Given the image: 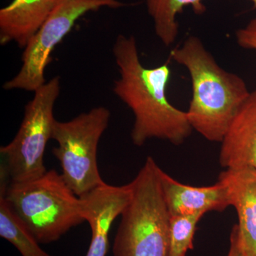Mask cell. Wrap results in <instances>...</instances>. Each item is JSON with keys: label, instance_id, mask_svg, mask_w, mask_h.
<instances>
[{"label": "cell", "instance_id": "cell-1", "mask_svg": "<svg viewBox=\"0 0 256 256\" xmlns=\"http://www.w3.org/2000/svg\"><path fill=\"white\" fill-rule=\"evenodd\" d=\"M120 78L114 92L131 109L134 116L131 139L134 146L149 140H164L182 144L193 130L186 112L176 108L166 98L171 70L166 62L154 68L141 63L136 38L120 34L112 47Z\"/></svg>", "mask_w": 256, "mask_h": 256}, {"label": "cell", "instance_id": "cell-2", "mask_svg": "<svg viewBox=\"0 0 256 256\" xmlns=\"http://www.w3.org/2000/svg\"><path fill=\"white\" fill-rule=\"evenodd\" d=\"M170 56L188 69L192 98L186 111L192 129L207 140L222 142L237 111L250 95L237 74L217 64L198 37H188Z\"/></svg>", "mask_w": 256, "mask_h": 256}, {"label": "cell", "instance_id": "cell-3", "mask_svg": "<svg viewBox=\"0 0 256 256\" xmlns=\"http://www.w3.org/2000/svg\"><path fill=\"white\" fill-rule=\"evenodd\" d=\"M1 174L6 201L40 244H50L86 222L82 202L54 170L30 181L9 182Z\"/></svg>", "mask_w": 256, "mask_h": 256}, {"label": "cell", "instance_id": "cell-4", "mask_svg": "<svg viewBox=\"0 0 256 256\" xmlns=\"http://www.w3.org/2000/svg\"><path fill=\"white\" fill-rule=\"evenodd\" d=\"M161 168L148 156L131 182L130 201L121 214L114 256H169L170 216L165 203Z\"/></svg>", "mask_w": 256, "mask_h": 256}, {"label": "cell", "instance_id": "cell-5", "mask_svg": "<svg viewBox=\"0 0 256 256\" xmlns=\"http://www.w3.org/2000/svg\"><path fill=\"white\" fill-rule=\"evenodd\" d=\"M60 92V79L55 76L34 92L26 104L21 126L14 139L1 146V171L9 182H23L46 172L44 162L47 143L52 139L56 120L54 109Z\"/></svg>", "mask_w": 256, "mask_h": 256}, {"label": "cell", "instance_id": "cell-6", "mask_svg": "<svg viewBox=\"0 0 256 256\" xmlns=\"http://www.w3.org/2000/svg\"><path fill=\"white\" fill-rule=\"evenodd\" d=\"M110 116L107 108L98 106L66 122H55L52 139L58 146L52 153L66 182L79 197L105 183L98 168L97 150Z\"/></svg>", "mask_w": 256, "mask_h": 256}, {"label": "cell", "instance_id": "cell-7", "mask_svg": "<svg viewBox=\"0 0 256 256\" xmlns=\"http://www.w3.org/2000/svg\"><path fill=\"white\" fill-rule=\"evenodd\" d=\"M124 5L118 0H60L25 47L20 72L14 78L4 82L3 88L36 92L45 84V69L50 64L52 52L79 18L102 8L116 9Z\"/></svg>", "mask_w": 256, "mask_h": 256}, {"label": "cell", "instance_id": "cell-8", "mask_svg": "<svg viewBox=\"0 0 256 256\" xmlns=\"http://www.w3.org/2000/svg\"><path fill=\"white\" fill-rule=\"evenodd\" d=\"M130 183L114 186L106 182L80 196L84 218L90 225L92 240L86 256H106L112 224L130 201Z\"/></svg>", "mask_w": 256, "mask_h": 256}, {"label": "cell", "instance_id": "cell-9", "mask_svg": "<svg viewBox=\"0 0 256 256\" xmlns=\"http://www.w3.org/2000/svg\"><path fill=\"white\" fill-rule=\"evenodd\" d=\"M218 181L226 188L230 205L236 210L242 250L247 256H256V169H226Z\"/></svg>", "mask_w": 256, "mask_h": 256}, {"label": "cell", "instance_id": "cell-10", "mask_svg": "<svg viewBox=\"0 0 256 256\" xmlns=\"http://www.w3.org/2000/svg\"><path fill=\"white\" fill-rule=\"evenodd\" d=\"M220 143L222 168L256 169V90L237 111Z\"/></svg>", "mask_w": 256, "mask_h": 256}, {"label": "cell", "instance_id": "cell-11", "mask_svg": "<svg viewBox=\"0 0 256 256\" xmlns=\"http://www.w3.org/2000/svg\"><path fill=\"white\" fill-rule=\"evenodd\" d=\"M160 181L165 203L171 216L223 212L230 202L223 184L193 186L176 181L161 169Z\"/></svg>", "mask_w": 256, "mask_h": 256}, {"label": "cell", "instance_id": "cell-12", "mask_svg": "<svg viewBox=\"0 0 256 256\" xmlns=\"http://www.w3.org/2000/svg\"><path fill=\"white\" fill-rule=\"evenodd\" d=\"M60 0H13L0 10V44L24 48Z\"/></svg>", "mask_w": 256, "mask_h": 256}, {"label": "cell", "instance_id": "cell-13", "mask_svg": "<svg viewBox=\"0 0 256 256\" xmlns=\"http://www.w3.org/2000/svg\"><path fill=\"white\" fill-rule=\"evenodd\" d=\"M204 0H146L149 14L153 18L154 31L158 38L166 46H170L178 33L176 16L186 6H191L195 14L206 12Z\"/></svg>", "mask_w": 256, "mask_h": 256}, {"label": "cell", "instance_id": "cell-14", "mask_svg": "<svg viewBox=\"0 0 256 256\" xmlns=\"http://www.w3.org/2000/svg\"><path fill=\"white\" fill-rule=\"evenodd\" d=\"M0 236L9 242L22 256H50L40 247L31 230L0 192Z\"/></svg>", "mask_w": 256, "mask_h": 256}, {"label": "cell", "instance_id": "cell-15", "mask_svg": "<svg viewBox=\"0 0 256 256\" xmlns=\"http://www.w3.org/2000/svg\"><path fill=\"white\" fill-rule=\"evenodd\" d=\"M204 215L196 214L171 216L169 256H185L188 250L193 249L194 236L197 224Z\"/></svg>", "mask_w": 256, "mask_h": 256}, {"label": "cell", "instance_id": "cell-16", "mask_svg": "<svg viewBox=\"0 0 256 256\" xmlns=\"http://www.w3.org/2000/svg\"><path fill=\"white\" fill-rule=\"evenodd\" d=\"M236 38L237 43L242 48L256 50V16L246 26L237 30Z\"/></svg>", "mask_w": 256, "mask_h": 256}, {"label": "cell", "instance_id": "cell-17", "mask_svg": "<svg viewBox=\"0 0 256 256\" xmlns=\"http://www.w3.org/2000/svg\"><path fill=\"white\" fill-rule=\"evenodd\" d=\"M227 256H247L242 250L239 240L238 226L234 225L230 235V247Z\"/></svg>", "mask_w": 256, "mask_h": 256}, {"label": "cell", "instance_id": "cell-18", "mask_svg": "<svg viewBox=\"0 0 256 256\" xmlns=\"http://www.w3.org/2000/svg\"><path fill=\"white\" fill-rule=\"evenodd\" d=\"M252 3H254V8H256V0H252Z\"/></svg>", "mask_w": 256, "mask_h": 256}]
</instances>
